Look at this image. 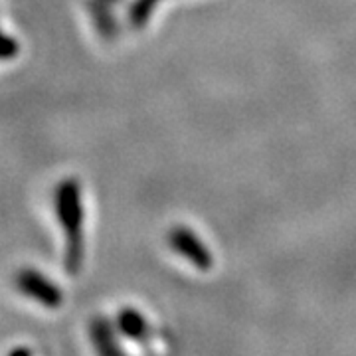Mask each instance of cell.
<instances>
[{
  "label": "cell",
  "mask_w": 356,
  "mask_h": 356,
  "mask_svg": "<svg viewBox=\"0 0 356 356\" xmlns=\"http://www.w3.org/2000/svg\"><path fill=\"white\" fill-rule=\"evenodd\" d=\"M56 216L65 234L64 267L70 275H77L83 267L86 240H83V200L81 184L76 178H64L54 192Z\"/></svg>",
  "instance_id": "obj_1"
},
{
  "label": "cell",
  "mask_w": 356,
  "mask_h": 356,
  "mask_svg": "<svg viewBox=\"0 0 356 356\" xmlns=\"http://www.w3.org/2000/svg\"><path fill=\"white\" fill-rule=\"evenodd\" d=\"M14 285L24 297L34 299L36 303L48 307V309H56L64 301L62 289L54 281L48 280L44 273H40L38 269H32V267H22L20 271H16Z\"/></svg>",
  "instance_id": "obj_2"
},
{
  "label": "cell",
  "mask_w": 356,
  "mask_h": 356,
  "mask_svg": "<svg viewBox=\"0 0 356 356\" xmlns=\"http://www.w3.org/2000/svg\"><path fill=\"white\" fill-rule=\"evenodd\" d=\"M168 245L180 254L184 259H188L192 266L200 271H208L214 266V257L204 242L186 226H175L168 232Z\"/></svg>",
  "instance_id": "obj_3"
},
{
  "label": "cell",
  "mask_w": 356,
  "mask_h": 356,
  "mask_svg": "<svg viewBox=\"0 0 356 356\" xmlns=\"http://www.w3.org/2000/svg\"><path fill=\"white\" fill-rule=\"evenodd\" d=\"M115 327H117V331L121 332L123 337H127V339L135 341V343H149V337H151L149 321L145 318L143 313H139V311L133 309V307H123V309L117 313Z\"/></svg>",
  "instance_id": "obj_4"
},
{
  "label": "cell",
  "mask_w": 356,
  "mask_h": 356,
  "mask_svg": "<svg viewBox=\"0 0 356 356\" xmlns=\"http://www.w3.org/2000/svg\"><path fill=\"white\" fill-rule=\"evenodd\" d=\"M89 334H91L93 346L97 348V353H99V355L115 356V355H123V353H125V350H123V346L117 343L115 327L109 323V318H105V317L91 318Z\"/></svg>",
  "instance_id": "obj_5"
},
{
  "label": "cell",
  "mask_w": 356,
  "mask_h": 356,
  "mask_svg": "<svg viewBox=\"0 0 356 356\" xmlns=\"http://www.w3.org/2000/svg\"><path fill=\"white\" fill-rule=\"evenodd\" d=\"M86 8H88L93 24H95L97 32L102 34L103 38L111 42V40L119 36V22L115 18L113 10L109 8V2H105V0H86Z\"/></svg>",
  "instance_id": "obj_6"
},
{
  "label": "cell",
  "mask_w": 356,
  "mask_h": 356,
  "mask_svg": "<svg viewBox=\"0 0 356 356\" xmlns=\"http://www.w3.org/2000/svg\"><path fill=\"white\" fill-rule=\"evenodd\" d=\"M161 0H133L129 8V24L133 30H143Z\"/></svg>",
  "instance_id": "obj_7"
},
{
  "label": "cell",
  "mask_w": 356,
  "mask_h": 356,
  "mask_svg": "<svg viewBox=\"0 0 356 356\" xmlns=\"http://www.w3.org/2000/svg\"><path fill=\"white\" fill-rule=\"evenodd\" d=\"M18 51H20L18 40H14L13 36L4 34L0 30V60H13L18 56Z\"/></svg>",
  "instance_id": "obj_8"
},
{
  "label": "cell",
  "mask_w": 356,
  "mask_h": 356,
  "mask_svg": "<svg viewBox=\"0 0 356 356\" xmlns=\"http://www.w3.org/2000/svg\"><path fill=\"white\" fill-rule=\"evenodd\" d=\"M13 355H30V348H13Z\"/></svg>",
  "instance_id": "obj_9"
},
{
  "label": "cell",
  "mask_w": 356,
  "mask_h": 356,
  "mask_svg": "<svg viewBox=\"0 0 356 356\" xmlns=\"http://www.w3.org/2000/svg\"><path fill=\"white\" fill-rule=\"evenodd\" d=\"M105 2H109V4H119V2H123V0H105Z\"/></svg>",
  "instance_id": "obj_10"
}]
</instances>
